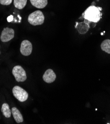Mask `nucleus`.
Returning a JSON list of instances; mask_svg holds the SVG:
<instances>
[{
  "label": "nucleus",
  "instance_id": "1",
  "mask_svg": "<svg viewBox=\"0 0 110 124\" xmlns=\"http://www.w3.org/2000/svg\"><path fill=\"white\" fill-rule=\"evenodd\" d=\"M101 8L91 6L86 9L82 16L86 20L97 23L99 21L101 18L102 15L101 13Z\"/></svg>",
  "mask_w": 110,
  "mask_h": 124
},
{
  "label": "nucleus",
  "instance_id": "2",
  "mask_svg": "<svg viewBox=\"0 0 110 124\" xmlns=\"http://www.w3.org/2000/svg\"><path fill=\"white\" fill-rule=\"evenodd\" d=\"M45 17L43 12L39 10H36L29 15L28 17V22L34 26L40 25L43 24Z\"/></svg>",
  "mask_w": 110,
  "mask_h": 124
},
{
  "label": "nucleus",
  "instance_id": "3",
  "mask_svg": "<svg viewBox=\"0 0 110 124\" xmlns=\"http://www.w3.org/2000/svg\"><path fill=\"white\" fill-rule=\"evenodd\" d=\"M12 73L16 81L18 82H24L27 79L26 72L20 65L15 66L12 71Z\"/></svg>",
  "mask_w": 110,
  "mask_h": 124
},
{
  "label": "nucleus",
  "instance_id": "4",
  "mask_svg": "<svg viewBox=\"0 0 110 124\" xmlns=\"http://www.w3.org/2000/svg\"><path fill=\"white\" fill-rule=\"evenodd\" d=\"M13 93L14 96L20 102H24L28 97L27 92L19 86H14L13 89Z\"/></svg>",
  "mask_w": 110,
  "mask_h": 124
},
{
  "label": "nucleus",
  "instance_id": "5",
  "mask_svg": "<svg viewBox=\"0 0 110 124\" xmlns=\"http://www.w3.org/2000/svg\"><path fill=\"white\" fill-rule=\"evenodd\" d=\"M15 36V31L13 29L5 28L1 35V40L3 42H8L13 39Z\"/></svg>",
  "mask_w": 110,
  "mask_h": 124
},
{
  "label": "nucleus",
  "instance_id": "6",
  "mask_svg": "<svg viewBox=\"0 0 110 124\" xmlns=\"http://www.w3.org/2000/svg\"><path fill=\"white\" fill-rule=\"evenodd\" d=\"M20 51L24 56H28L31 54L32 51V45L28 40H23L20 46Z\"/></svg>",
  "mask_w": 110,
  "mask_h": 124
},
{
  "label": "nucleus",
  "instance_id": "7",
  "mask_svg": "<svg viewBox=\"0 0 110 124\" xmlns=\"http://www.w3.org/2000/svg\"><path fill=\"white\" fill-rule=\"evenodd\" d=\"M56 79V75L54 71L51 69H49L46 71L43 76V80L47 83H52Z\"/></svg>",
  "mask_w": 110,
  "mask_h": 124
},
{
  "label": "nucleus",
  "instance_id": "8",
  "mask_svg": "<svg viewBox=\"0 0 110 124\" xmlns=\"http://www.w3.org/2000/svg\"><path fill=\"white\" fill-rule=\"evenodd\" d=\"M11 113L13 115L14 119L17 123H20L23 121V118L20 111L16 107L11 108Z\"/></svg>",
  "mask_w": 110,
  "mask_h": 124
},
{
  "label": "nucleus",
  "instance_id": "9",
  "mask_svg": "<svg viewBox=\"0 0 110 124\" xmlns=\"http://www.w3.org/2000/svg\"><path fill=\"white\" fill-rule=\"evenodd\" d=\"M31 5L37 8H43L48 4L47 0H30Z\"/></svg>",
  "mask_w": 110,
  "mask_h": 124
},
{
  "label": "nucleus",
  "instance_id": "10",
  "mask_svg": "<svg viewBox=\"0 0 110 124\" xmlns=\"http://www.w3.org/2000/svg\"><path fill=\"white\" fill-rule=\"evenodd\" d=\"M1 111L3 114L6 118H10L11 114V110L9 108V106L8 103H4L1 108Z\"/></svg>",
  "mask_w": 110,
  "mask_h": 124
},
{
  "label": "nucleus",
  "instance_id": "11",
  "mask_svg": "<svg viewBox=\"0 0 110 124\" xmlns=\"http://www.w3.org/2000/svg\"><path fill=\"white\" fill-rule=\"evenodd\" d=\"M101 48L103 51L110 54V40H104L101 45Z\"/></svg>",
  "mask_w": 110,
  "mask_h": 124
},
{
  "label": "nucleus",
  "instance_id": "12",
  "mask_svg": "<svg viewBox=\"0 0 110 124\" xmlns=\"http://www.w3.org/2000/svg\"><path fill=\"white\" fill-rule=\"evenodd\" d=\"M27 0H14L15 7L19 9H21L25 7Z\"/></svg>",
  "mask_w": 110,
  "mask_h": 124
},
{
  "label": "nucleus",
  "instance_id": "13",
  "mask_svg": "<svg viewBox=\"0 0 110 124\" xmlns=\"http://www.w3.org/2000/svg\"><path fill=\"white\" fill-rule=\"evenodd\" d=\"M13 0H0V4L2 5H9L11 4Z\"/></svg>",
  "mask_w": 110,
  "mask_h": 124
},
{
  "label": "nucleus",
  "instance_id": "14",
  "mask_svg": "<svg viewBox=\"0 0 110 124\" xmlns=\"http://www.w3.org/2000/svg\"><path fill=\"white\" fill-rule=\"evenodd\" d=\"M13 19H14V16H9L8 18H7V20H8V22H11L13 20Z\"/></svg>",
  "mask_w": 110,
  "mask_h": 124
},
{
  "label": "nucleus",
  "instance_id": "15",
  "mask_svg": "<svg viewBox=\"0 0 110 124\" xmlns=\"http://www.w3.org/2000/svg\"><path fill=\"white\" fill-rule=\"evenodd\" d=\"M0 54H1V52H0Z\"/></svg>",
  "mask_w": 110,
  "mask_h": 124
}]
</instances>
